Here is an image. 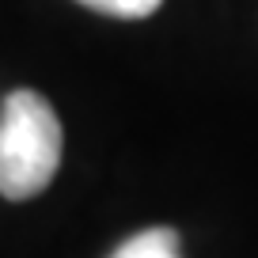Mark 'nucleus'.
I'll return each mask as SVG.
<instances>
[{"instance_id":"1","label":"nucleus","mask_w":258,"mask_h":258,"mask_svg":"<svg viewBox=\"0 0 258 258\" xmlns=\"http://www.w3.org/2000/svg\"><path fill=\"white\" fill-rule=\"evenodd\" d=\"M61 118L46 95L31 88L8 91L0 103V198H38L61 171Z\"/></svg>"},{"instance_id":"2","label":"nucleus","mask_w":258,"mask_h":258,"mask_svg":"<svg viewBox=\"0 0 258 258\" xmlns=\"http://www.w3.org/2000/svg\"><path fill=\"white\" fill-rule=\"evenodd\" d=\"M106 258H182V239L175 228H145L121 239Z\"/></svg>"},{"instance_id":"3","label":"nucleus","mask_w":258,"mask_h":258,"mask_svg":"<svg viewBox=\"0 0 258 258\" xmlns=\"http://www.w3.org/2000/svg\"><path fill=\"white\" fill-rule=\"evenodd\" d=\"M91 12H103V16H114V19H148L160 12L163 0H76Z\"/></svg>"}]
</instances>
